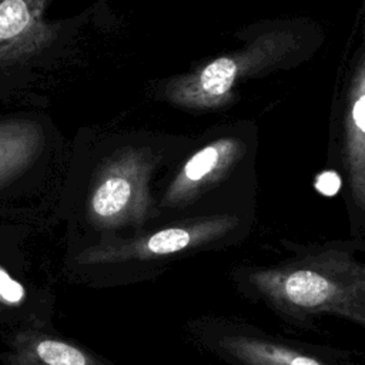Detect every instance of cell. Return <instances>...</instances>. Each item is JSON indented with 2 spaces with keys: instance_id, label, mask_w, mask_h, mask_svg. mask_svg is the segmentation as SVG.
<instances>
[{
  "instance_id": "obj_1",
  "label": "cell",
  "mask_w": 365,
  "mask_h": 365,
  "mask_svg": "<svg viewBox=\"0 0 365 365\" xmlns=\"http://www.w3.org/2000/svg\"><path fill=\"white\" fill-rule=\"evenodd\" d=\"M56 0H0V100L31 87L68 56L86 14L51 19Z\"/></svg>"
},
{
  "instance_id": "obj_2",
  "label": "cell",
  "mask_w": 365,
  "mask_h": 365,
  "mask_svg": "<svg viewBox=\"0 0 365 365\" xmlns=\"http://www.w3.org/2000/svg\"><path fill=\"white\" fill-rule=\"evenodd\" d=\"M57 154L56 131L34 115L0 120V191L47 177Z\"/></svg>"
},
{
  "instance_id": "obj_3",
  "label": "cell",
  "mask_w": 365,
  "mask_h": 365,
  "mask_svg": "<svg viewBox=\"0 0 365 365\" xmlns=\"http://www.w3.org/2000/svg\"><path fill=\"white\" fill-rule=\"evenodd\" d=\"M210 234L202 230L170 227L138 240H106L80 251L76 261L78 264H108L165 258L190 250Z\"/></svg>"
},
{
  "instance_id": "obj_4",
  "label": "cell",
  "mask_w": 365,
  "mask_h": 365,
  "mask_svg": "<svg viewBox=\"0 0 365 365\" xmlns=\"http://www.w3.org/2000/svg\"><path fill=\"white\" fill-rule=\"evenodd\" d=\"M215 345L240 365H328L318 356L285 342L242 331H224Z\"/></svg>"
},
{
  "instance_id": "obj_5",
  "label": "cell",
  "mask_w": 365,
  "mask_h": 365,
  "mask_svg": "<svg viewBox=\"0 0 365 365\" xmlns=\"http://www.w3.org/2000/svg\"><path fill=\"white\" fill-rule=\"evenodd\" d=\"M4 365H107L83 348L44 332L19 334Z\"/></svg>"
},
{
  "instance_id": "obj_6",
  "label": "cell",
  "mask_w": 365,
  "mask_h": 365,
  "mask_svg": "<svg viewBox=\"0 0 365 365\" xmlns=\"http://www.w3.org/2000/svg\"><path fill=\"white\" fill-rule=\"evenodd\" d=\"M237 73L235 63L230 58H218L208 64L200 77L201 87L212 96L224 94L232 84Z\"/></svg>"
},
{
  "instance_id": "obj_7",
  "label": "cell",
  "mask_w": 365,
  "mask_h": 365,
  "mask_svg": "<svg viewBox=\"0 0 365 365\" xmlns=\"http://www.w3.org/2000/svg\"><path fill=\"white\" fill-rule=\"evenodd\" d=\"M26 288L3 265H0V304L19 307L26 301Z\"/></svg>"
},
{
  "instance_id": "obj_8",
  "label": "cell",
  "mask_w": 365,
  "mask_h": 365,
  "mask_svg": "<svg viewBox=\"0 0 365 365\" xmlns=\"http://www.w3.org/2000/svg\"><path fill=\"white\" fill-rule=\"evenodd\" d=\"M218 160V151L215 147H205L197 154L185 165V174L191 180H198L210 173Z\"/></svg>"
},
{
  "instance_id": "obj_9",
  "label": "cell",
  "mask_w": 365,
  "mask_h": 365,
  "mask_svg": "<svg viewBox=\"0 0 365 365\" xmlns=\"http://www.w3.org/2000/svg\"><path fill=\"white\" fill-rule=\"evenodd\" d=\"M339 177L338 174H335L334 171H327L324 174H321L317 180V190L321 191L322 194L327 195H332L338 191L339 188Z\"/></svg>"
},
{
  "instance_id": "obj_10",
  "label": "cell",
  "mask_w": 365,
  "mask_h": 365,
  "mask_svg": "<svg viewBox=\"0 0 365 365\" xmlns=\"http://www.w3.org/2000/svg\"><path fill=\"white\" fill-rule=\"evenodd\" d=\"M352 114L356 125L365 131V96L356 101Z\"/></svg>"
}]
</instances>
